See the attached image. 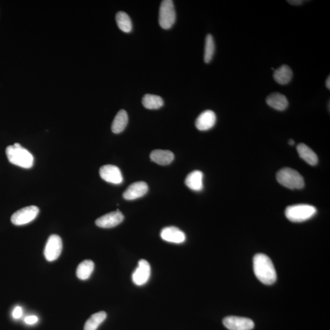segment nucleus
Here are the masks:
<instances>
[{
	"instance_id": "obj_1",
	"label": "nucleus",
	"mask_w": 330,
	"mask_h": 330,
	"mask_svg": "<svg viewBox=\"0 0 330 330\" xmlns=\"http://www.w3.org/2000/svg\"><path fill=\"white\" fill-rule=\"evenodd\" d=\"M255 275L263 284L271 285L277 278L274 265L267 255L259 253L255 255L253 259Z\"/></svg>"
},
{
	"instance_id": "obj_2",
	"label": "nucleus",
	"mask_w": 330,
	"mask_h": 330,
	"mask_svg": "<svg viewBox=\"0 0 330 330\" xmlns=\"http://www.w3.org/2000/svg\"><path fill=\"white\" fill-rule=\"evenodd\" d=\"M6 152L8 160L12 164L25 169L31 168L33 166V155L19 143L8 146Z\"/></svg>"
},
{
	"instance_id": "obj_3",
	"label": "nucleus",
	"mask_w": 330,
	"mask_h": 330,
	"mask_svg": "<svg viewBox=\"0 0 330 330\" xmlns=\"http://www.w3.org/2000/svg\"><path fill=\"white\" fill-rule=\"evenodd\" d=\"M276 179L281 186L289 189H302L305 187L303 176L294 169H281L276 174Z\"/></svg>"
},
{
	"instance_id": "obj_4",
	"label": "nucleus",
	"mask_w": 330,
	"mask_h": 330,
	"mask_svg": "<svg viewBox=\"0 0 330 330\" xmlns=\"http://www.w3.org/2000/svg\"><path fill=\"white\" fill-rule=\"evenodd\" d=\"M317 214L315 207L309 205H297L288 207L285 211L289 221L300 222L312 218Z\"/></svg>"
},
{
	"instance_id": "obj_5",
	"label": "nucleus",
	"mask_w": 330,
	"mask_h": 330,
	"mask_svg": "<svg viewBox=\"0 0 330 330\" xmlns=\"http://www.w3.org/2000/svg\"><path fill=\"white\" fill-rule=\"evenodd\" d=\"M159 24L163 29H170L176 21V11L173 1L171 0L162 1L160 6Z\"/></svg>"
},
{
	"instance_id": "obj_6",
	"label": "nucleus",
	"mask_w": 330,
	"mask_h": 330,
	"mask_svg": "<svg viewBox=\"0 0 330 330\" xmlns=\"http://www.w3.org/2000/svg\"><path fill=\"white\" fill-rule=\"evenodd\" d=\"M39 213V209L37 206H28L15 212L10 220L13 224L21 226L33 221L38 216Z\"/></svg>"
},
{
	"instance_id": "obj_7",
	"label": "nucleus",
	"mask_w": 330,
	"mask_h": 330,
	"mask_svg": "<svg viewBox=\"0 0 330 330\" xmlns=\"http://www.w3.org/2000/svg\"><path fill=\"white\" fill-rule=\"evenodd\" d=\"M62 249V239L60 236L56 234L50 235L44 249L45 259L49 262L55 261L60 257Z\"/></svg>"
},
{
	"instance_id": "obj_8",
	"label": "nucleus",
	"mask_w": 330,
	"mask_h": 330,
	"mask_svg": "<svg viewBox=\"0 0 330 330\" xmlns=\"http://www.w3.org/2000/svg\"><path fill=\"white\" fill-rule=\"evenodd\" d=\"M222 323L229 330H251L254 324L250 319L241 317L229 316L223 319Z\"/></svg>"
},
{
	"instance_id": "obj_9",
	"label": "nucleus",
	"mask_w": 330,
	"mask_h": 330,
	"mask_svg": "<svg viewBox=\"0 0 330 330\" xmlns=\"http://www.w3.org/2000/svg\"><path fill=\"white\" fill-rule=\"evenodd\" d=\"M151 266L149 262L144 259H141L138 265L132 275L133 282L137 286H143L147 283L151 276Z\"/></svg>"
},
{
	"instance_id": "obj_10",
	"label": "nucleus",
	"mask_w": 330,
	"mask_h": 330,
	"mask_svg": "<svg viewBox=\"0 0 330 330\" xmlns=\"http://www.w3.org/2000/svg\"><path fill=\"white\" fill-rule=\"evenodd\" d=\"M99 173L102 179L109 183L120 184L123 182L121 171L116 166L104 165L102 166Z\"/></svg>"
},
{
	"instance_id": "obj_11",
	"label": "nucleus",
	"mask_w": 330,
	"mask_h": 330,
	"mask_svg": "<svg viewBox=\"0 0 330 330\" xmlns=\"http://www.w3.org/2000/svg\"><path fill=\"white\" fill-rule=\"evenodd\" d=\"M124 219V216L117 209L116 211L104 215L100 218L97 219L96 224L100 227L111 228L121 223Z\"/></svg>"
},
{
	"instance_id": "obj_12",
	"label": "nucleus",
	"mask_w": 330,
	"mask_h": 330,
	"mask_svg": "<svg viewBox=\"0 0 330 330\" xmlns=\"http://www.w3.org/2000/svg\"><path fill=\"white\" fill-rule=\"evenodd\" d=\"M148 186L144 182H137L131 184L123 193L126 200H135L143 197L148 192Z\"/></svg>"
},
{
	"instance_id": "obj_13",
	"label": "nucleus",
	"mask_w": 330,
	"mask_h": 330,
	"mask_svg": "<svg viewBox=\"0 0 330 330\" xmlns=\"http://www.w3.org/2000/svg\"><path fill=\"white\" fill-rule=\"evenodd\" d=\"M163 240L174 243H182L186 239V236L179 228L174 226L163 228L160 233Z\"/></svg>"
},
{
	"instance_id": "obj_14",
	"label": "nucleus",
	"mask_w": 330,
	"mask_h": 330,
	"mask_svg": "<svg viewBox=\"0 0 330 330\" xmlns=\"http://www.w3.org/2000/svg\"><path fill=\"white\" fill-rule=\"evenodd\" d=\"M216 120V113L212 110H206L198 117L196 120L195 125L198 130L206 131L214 127Z\"/></svg>"
},
{
	"instance_id": "obj_15",
	"label": "nucleus",
	"mask_w": 330,
	"mask_h": 330,
	"mask_svg": "<svg viewBox=\"0 0 330 330\" xmlns=\"http://www.w3.org/2000/svg\"><path fill=\"white\" fill-rule=\"evenodd\" d=\"M266 103L268 106L278 111H284L289 106V102L286 97L279 93L271 94L267 97Z\"/></svg>"
},
{
	"instance_id": "obj_16",
	"label": "nucleus",
	"mask_w": 330,
	"mask_h": 330,
	"mask_svg": "<svg viewBox=\"0 0 330 330\" xmlns=\"http://www.w3.org/2000/svg\"><path fill=\"white\" fill-rule=\"evenodd\" d=\"M150 158L153 162L160 165H170L174 159V155L172 152L168 150H154L151 153Z\"/></svg>"
},
{
	"instance_id": "obj_17",
	"label": "nucleus",
	"mask_w": 330,
	"mask_h": 330,
	"mask_svg": "<svg viewBox=\"0 0 330 330\" xmlns=\"http://www.w3.org/2000/svg\"><path fill=\"white\" fill-rule=\"evenodd\" d=\"M203 173L196 170L187 176L185 183L190 189L193 191L200 192L203 189Z\"/></svg>"
},
{
	"instance_id": "obj_18",
	"label": "nucleus",
	"mask_w": 330,
	"mask_h": 330,
	"mask_svg": "<svg viewBox=\"0 0 330 330\" xmlns=\"http://www.w3.org/2000/svg\"><path fill=\"white\" fill-rule=\"evenodd\" d=\"M299 156L311 166H315L318 163V157L312 149L305 144L301 143L297 147Z\"/></svg>"
},
{
	"instance_id": "obj_19",
	"label": "nucleus",
	"mask_w": 330,
	"mask_h": 330,
	"mask_svg": "<svg viewBox=\"0 0 330 330\" xmlns=\"http://www.w3.org/2000/svg\"><path fill=\"white\" fill-rule=\"evenodd\" d=\"M293 77V72L288 65H283L275 70L273 74V79L278 84L284 85L288 84Z\"/></svg>"
},
{
	"instance_id": "obj_20",
	"label": "nucleus",
	"mask_w": 330,
	"mask_h": 330,
	"mask_svg": "<svg viewBox=\"0 0 330 330\" xmlns=\"http://www.w3.org/2000/svg\"><path fill=\"white\" fill-rule=\"evenodd\" d=\"M128 114L124 110H120L115 116L111 125V130L114 133L118 134L124 131L128 124Z\"/></svg>"
},
{
	"instance_id": "obj_21",
	"label": "nucleus",
	"mask_w": 330,
	"mask_h": 330,
	"mask_svg": "<svg viewBox=\"0 0 330 330\" xmlns=\"http://www.w3.org/2000/svg\"><path fill=\"white\" fill-rule=\"evenodd\" d=\"M95 269V264L91 260H85L79 265L77 269V277L81 280H88Z\"/></svg>"
},
{
	"instance_id": "obj_22",
	"label": "nucleus",
	"mask_w": 330,
	"mask_h": 330,
	"mask_svg": "<svg viewBox=\"0 0 330 330\" xmlns=\"http://www.w3.org/2000/svg\"><path fill=\"white\" fill-rule=\"evenodd\" d=\"M106 318L107 313L104 311L94 314L86 322L84 330H97Z\"/></svg>"
},
{
	"instance_id": "obj_23",
	"label": "nucleus",
	"mask_w": 330,
	"mask_h": 330,
	"mask_svg": "<svg viewBox=\"0 0 330 330\" xmlns=\"http://www.w3.org/2000/svg\"><path fill=\"white\" fill-rule=\"evenodd\" d=\"M142 103L145 108L149 110H157L164 104V101L161 97L157 95H146L142 99Z\"/></svg>"
},
{
	"instance_id": "obj_24",
	"label": "nucleus",
	"mask_w": 330,
	"mask_h": 330,
	"mask_svg": "<svg viewBox=\"0 0 330 330\" xmlns=\"http://www.w3.org/2000/svg\"><path fill=\"white\" fill-rule=\"evenodd\" d=\"M118 27L124 33H130L132 30V23L129 16L123 11L118 12L116 15Z\"/></svg>"
},
{
	"instance_id": "obj_25",
	"label": "nucleus",
	"mask_w": 330,
	"mask_h": 330,
	"mask_svg": "<svg viewBox=\"0 0 330 330\" xmlns=\"http://www.w3.org/2000/svg\"><path fill=\"white\" fill-rule=\"evenodd\" d=\"M215 42L214 37L211 34H208L206 36L205 50V62L209 63L213 60L215 53Z\"/></svg>"
},
{
	"instance_id": "obj_26",
	"label": "nucleus",
	"mask_w": 330,
	"mask_h": 330,
	"mask_svg": "<svg viewBox=\"0 0 330 330\" xmlns=\"http://www.w3.org/2000/svg\"><path fill=\"white\" fill-rule=\"evenodd\" d=\"M23 311L22 309L19 307H16L14 311H13L12 316L14 319H20L22 316Z\"/></svg>"
},
{
	"instance_id": "obj_27",
	"label": "nucleus",
	"mask_w": 330,
	"mask_h": 330,
	"mask_svg": "<svg viewBox=\"0 0 330 330\" xmlns=\"http://www.w3.org/2000/svg\"><path fill=\"white\" fill-rule=\"evenodd\" d=\"M25 323L29 325H33L36 324L38 321V318L35 316H28L25 319Z\"/></svg>"
},
{
	"instance_id": "obj_28",
	"label": "nucleus",
	"mask_w": 330,
	"mask_h": 330,
	"mask_svg": "<svg viewBox=\"0 0 330 330\" xmlns=\"http://www.w3.org/2000/svg\"><path fill=\"white\" fill-rule=\"evenodd\" d=\"M289 3L292 5H300L303 3V1H300V0H292V1H288Z\"/></svg>"
},
{
	"instance_id": "obj_29",
	"label": "nucleus",
	"mask_w": 330,
	"mask_h": 330,
	"mask_svg": "<svg viewBox=\"0 0 330 330\" xmlns=\"http://www.w3.org/2000/svg\"><path fill=\"white\" fill-rule=\"evenodd\" d=\"M330 76L328 77V79H327V81H326V87L327 88H328L329 90L330 89Z\"/></svg>"
},
{
	"instance_id": "obj_30",
	"label": "nucleus",
	"mask_w": 330,
	"mask_h": 330,
	"mask_svg": "<svg viewBox=\"0 0 330 330\" xmlns=\"http://www.w3.org/2000/svg\"><path fill=\"white\" fill-rule=\"evenodd\" d=\"M289 143L290 145H291V146H292V145H294L295 144V142L293 140V139H290Z\"/></svg>"
}]
</instances>
